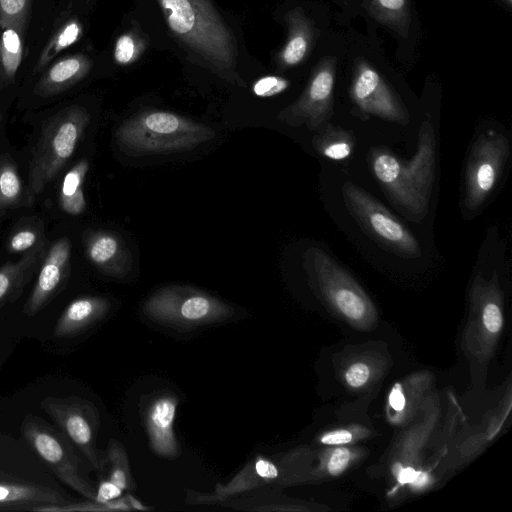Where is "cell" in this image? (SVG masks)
Listing matches in <instances>:
<instances>
[{"label": "cell", "mask_w": 512, "mask_h": 512, "mask_svg": "<svg viewBox=\"0 0 512 512\" xmlns=\"http://www.w3.org/2000/svg\"><path fill=\"white\" fill-rule=\"evenodd\" d=\"M40 230L32 226H24L15 230L7 243V250L10 253H25L38 245L40 242Z\"/></svg>", "instance_id": "obj_30"}, {"label": "cell", "mask_w": 512, "mask_h": 512, "mask_svg": "<svg viewBox=\"0 0 512 512\" xmlns=\"http://www.w3.org/2000/svg\"><path fill=\"white\" fill-rule=\"evenodd\" d=\"M508 139L500 133L482 134L473 144L466 173L464 204L473 211L494 189L509 156Z\"/></svg>", "instance_id": "obj_9"}, {"label": "cell", "mask_w": 512, "mask_h": 512, "mask_svg": "<svg viewBox=\"0 0 512 512\" xmlns=\"http://www.w3.org/2000/svg\"><path fill=\"white\" fill-rule=\"evenodd\" d=\"M289 86V81L279 76H265L253 84V93L259 97H271L282 93Z\"/></svg>", "instance_id": "obj_33"}, {"label": "cell", "mask_w": 512, "mask_h": 512, "mask_svg": "<svg viewBox=\"0 0 512 512\" xmlns=\"http://www.w3.org/2000/svg\"><path fill=\"white\" fill-rule=\"evenodd\" d=\"M285 19L288 38L277 58L280 66L291 67L307 56L313 41V25L301 8L290 10Z\"/></svg>", "instance_id": "obj_18"}, {"label": "cell", "mask_w": 512, "mask_h": 512, "mask_svg": "<svg viewBox=\"0 0 512 512\" xmlns=\"http://www.w3.org/2000/svg\"><path fill=\"white\" fill-rule=\"evenodd\" d=\"M125 498L127 499V502L129 503L132 510L149 511L152 509L151 507L146 506L145 504H143L141 501H139L130 494L125 495Z\"/></svg>", "instance_id": "obj_42"}, {"label": "cell", "mask_w": 512, "mask_h": 512, "mask_svg": "<svg viewBox=\"0 0 512 512\" xmlns=\"http://www.w3.org/2000/svg\"><path fill=\"white\" fill-rule=\"evenodd\" d=\"M143 313L154 322L182 328L226 320L234 315L235 310L202 290L172 285L151 294L144 302Z\"/></svg>", "instance_id": "obj_5"}, {"label": "cell", "mask_w": 512, "mask_h": 512, "mask_svg": "<svg viewBox=\"0 0 512 512\" xmlns=\"http://www.w3.org/2000/svg\"><path fill=\"white\" fill-rule=\"evenodd\" d=\"M265 481L257 474L252 461L246 464L228 483L216 485L213 493L189 492L190 503L223 502L229 497L264 486Z\"/></svg>", "instance_id": "obj_21"}, {"label": "cell", "mask_w": 512, "mask_h": 512, "mask_svg": "<svg viewBox=\"0 0 512 512\" xmlns=\"http://www.w3.org/2000/svg\"><path fill=\"white\" fill-rule=\"evenodd\" d=\"M110 309V302L99 296L74 299L59 316L53 334L57 338L74 337L102 319Z\"/></svg>", "instance_id": "obj_16"}, {"label": "cell", "mask_w": 512, "mask_h": 512, "mask_svg": "<svg viewBox=\"0 0 512 512\" xmlns=\"http://www.w3.org/2000/svg\"><path fill=\"white\" fill-rule=\"evenodd\" d=\"M44 254L45 248L42 243L25 252L19 260L7 262L0 267V307L20 296Z\"/></svg>", "instance_id": "obj_19"}, {"label": "cell", "mask_w": 512, "mask_h": 512, "mask_svg": "<svg viewBox=\"0 0 512 512\" xmlns=\"http://www.w3.org/2000/svg\"><path fill=\"white\" fill-rule=\"evenodd\" d=\"M370 370L364 363H355L351 365L345 373V379L351 387H361L369 379Z\"/></svg>", "instance_id": "obj_37"}, {"label": "cell", "mask_w": 512, "mask_h": 512, "mask_svg": "<svg viewBox=\"0 0 512 512\" xmlns=\"http://www.w3.org/2000/svg\"><path fill=\"white\" fill-rule=\"evenodd\" d=\"M89 169L87 159L78 161L65 175L59 194V205L69 215H80L86 209L83 184Z\"/></svg>", "instance_id": "obj_22"}, {"label": "cell", "mask_w": 512, "mask_h": 512, "mask_svg": "<svg viewBox=\"0 0 512 512\" xmlns=\"http://www.w3.org/2000/svg\"><path fill=\"white\" fill-rule=\"evenodd\" d=\"M320 440L327 445H340L349 443L352 440V435L346 430H338L323 435Z\"/></svg>", "instance_id": "obj_39"}, {"label": "cell", "mask_w": 512, "mask_h": 512, "mask_svg": "<svg viewBox=\"0 0 512 512\" xmlns=\"http://www.w3.org/2000/svg\"><path fill=\"white\" fill-rule=\"evenodd\" d=\"M90 122V114L79 105L60 110L43 125L28 173L32 197L43 192L58 175L80 143Z\"/></svg>", "instance_id": "obj_4"}, {"label": "cell", "mask_w": 512, "mask_h": 512, "mask_svg": "<svg viewBox=\"0 0 512 512\" xmlns=\"http://www.w3.org/2000/svg\"><path fill=\"white\" fill-rule=\"evenodd\" d=\"M215 135L202 123L163 110L139 112L125 120L115 133L122 150L139 156L190 150Z\"/></svg>", "instance_id": "obj_3"}, {"label": "cell", "mask_w": 512, "mask_h": 512, "mask_svg": "<svg viewBox=\"0 0 512 512\" xmlns=\"http://www.w3.org/2000/svg\"><path fill=\"white\" fill-rule=\"evenodd\" d=\"M81 35L82 25L77 19L72 18L63 23L41 51L35 64L34 73L47 66L61 51L76 43Z\"/></svg>", "instance_id": "obj_25"}, {"label": "cell", "mask_w": 512, "mask_h": 512, "mask_svg": "<svg viewBox=\"0 0 512 512\" xmlns=\"http://www.w3.org/2000/svg\"><path fill=\"white\" fill-rule=\"evenodd\" d=\"M71 272V244L68 238L56 240L45 252L35 285L23 312H40L65 286Z\"/></svg>", "instance_id": "obj_13"}, {"label": "cell", "mask_w": 512, "mask_h": 512, "mask_svg": "<svg viewBox=\"0 0 512 512\" xmlns=\"http://www.w3.org/2000/svg\"><path fill=\"white\" fill-rule=\"evenodd\" d=\"M483 324L490 333H497L503 325V316L497 303L487 302L482 311Z\"/></svg>", "instance_id": "obj_34"}, {"label": "cell", "mask_w": 512, "mask_h": 512, "mask_svg": "<svg viewBox=\"0 0 512 512\" xmlns=\"http://www.w3.org/2000/svg\"><path fill=\"white\" fill-rule=\"evenodd\" d=\"M31 202L32 196L22 182L17 164L9 155L0 153V216Z\"/></svg>", "instance_id": "obj_20"}, {"label": "cell", "mask_w": 512, "mask_h": 512, "mask_svg": "<svg viewBox=\"0 0 512 512\" xmlns=\"http://www.w3.org/2000/svg\"><path fill=\"white\" fill-rule=\"evenodd\" d=\"M35 511L44 512H101V511H131L129 503L125 496L109 501L107 503H99L95 500H87L80 503L72 504H43L32 507Z\"/></svg>", "instance_id": "obj_28"}, {"label": "cell", "mask_w": 512, "mask_h": 512, "mask_svg": "<svg viewBox=\"0 0 512 512\" xmlns=\"http://www.w3.org/2000/svg\"><path fill=\"white\" fill-rule=\"evenodd\" d=\"M83 245L88 260L103 274L124 277L131 267V255L123 239L104 230H86Z\"/></svg>", "instance_id": "obj_15"}, {"label": "cell", "mask_w": 512, "mask_h": 512, "mask_svg": "<svg viewBox=\"0 0 512 512\" xmlns=\"http://www.w3.org/2000/svg\"><path fill=\"white\" fill-rule=\"evenodd\" d=\"M390 405L396 411H400L405 407V397L399 385H396L390 394Z\"/></svg>", "instance_id": "obj_40"}, {"label": "cell", "mask_w": 512, "mask_h": 512, "mask_svg": "<svg viewBox=\"0 0 512 512\" xmlns=\"http://www.w3.org/2000/svg\"><path fill=\"white\" fill-rule=\"evenodd\" d=\"M165 21L185 46L233 84L237 45L233 34L210 0H157Z\"/></svg>", "instance_id": "obj_1"}, {"label": "cell", "mask_w": 512, "mask_h": 512, "mask_svg": "<svg viewBox=\"0 0 512 512\" xmlns=\"http://www.w3.org/2000/svg\"><path fill=\"white\" fill-rule=\"evenodd\" d=\"M33 0H0V27L7 23L26 26Z\"/></svg>", "instance_id": "obj_31"}, {"label": "cell", "mask_w": 512, "mask_h": 512, "mask_svg": "<svg viewBox=\"0 0 512 512\" xmlns=\"http://www.w3.org/2000/svg\"><path fill=\"white\" fill-rule=\"evenodd\" d=\"M15 503L63 504V498L46 487L0 481V504Z\"/></svg>", "instance_id": "obj_24"}, {"label": "cell", "mask_w": 512, "mask_h": 512, "mask_svg": "<svg viewBox=\"0 0 512 512\" xmlns=\"http://www.w3.org/2000/svg\"><path fill=\"white\" fill-rule=\"evenodd\" d=\"M26 26L7 23L0 27L1 66L5 79L12 81L21 64L24 52Z\"/></svg>", "instance_id": "obj_23"}, {"label": "cell", "mask_w": 512, "mask_h": 512, "mask_svg": "<svg viewBox=\"0 0 512 512\" xmlns=\"http://www.w3.org/2000/svg\"><path fill=\"white\" fill-rule=\"evenodd\" d=\"M40 406L92 467L102 471L105 459L96 447L100 423L96 407L90 401L74 395L45 397Z\"/></svg>", "instance_id": "obj_8"}, {"label": "cell", "mask_w": 512, "mask_h": 512, "mask_svg": "<svg viewBox=\"0 0 512 512\" xmlns=\"http://www.w3.org/2000/svg\"><path fill=\"white\" fill-rule=\"evenodd\" d=\"M0 68H1V55H0Z\"/></svg>", "instance_id": "obj_45"}, {"label": "cell", "mask_w": 512, "mask_h": 512, "mask_svg": "<svg viewBox=\"0 0 512 512\" xmlns=\"http://www.w3.org/2000/svg\"><path fill=\"white\" fill-rule=\"evenodd\" d=\"M326 139L330 140L319 141L317 147L320 152L327 158L332 160H342L350 156L352 152V142L344 132H336Z\"/></svg>", "instance_id": "obj_32"}, {"label": "cell", "mask_w": 512, "mask_h": 512, "mask_svg": "<svg viewBox=\"0 0 512 512\" xmlns=\"http://www.w3.org/2000/svg\"><path fill=\"white\" fill-rule=\"evenodd\" d=\"M252 463L257 474L265 481L266 484L279 477V469L270 459L258 455L253 459Z\"/></svg>", "instance_id": "obj_35"}, {"label": "cell", "mask_w": 512, "mask_h": 512, "mask_svg": "<svg viewBox=\"0 0 512 512\" xmlns=\"http://www.w3.org/2000/svg\"><path fill=\"white\" fill-rule=\"evenodd\" d=\"M426 479H427L426 474H424L423 472L418 471L417 476H416V478L414 479V481L412 483L414 485H417V486H422V485L425 484Z\"/></svg>", "instance_id": "obj_43"}, {"label": "cell", "mask_w": 512, "mask_h": 512, "mask_svg": "<svg viewBox=\"0 0 512 512\" xmlns=\"http://www.w3.org/2000/svg\"><path fill=\"white\" fill-rule=\"evenodd\" d=\"M178 398L171 393L155 396L147 404L144 419L151 450L159 457L174 459L180 455V445L174 432Z\"/></svg>", "instance_id": "obj_14"}, {"label": "cell", "mask_w": 512, "mask_h": 512, "mask_svg": "<svg viewBox=\"0 0 512 512\" xmlns=\"http://www.w3.org/2000/svg\"><path fill=\"white\" fill-rule=\"evenodd\" d=\"M334 74L333 60L319 63L302 95L280 111L277 119L288 126L317 129L331 115Z\"/></svg>", "instance_id": "obj_11"}, {"label": "cell", "mask_w": 512, "mask_h": 512, "mask_svg": "<svg viewBox=\"0 0 512 512\" xmlns=\"http://www.w3.org/2000/svg\"><path fill=\"white\" fill-rule=\"evenodd\" d=\"M435 133L429 121L422 123L417 151L409 161L376 151L372 169L383 189L413 215L423 217L429 206L435 171Z\"/></svg>", "instance_id": "obj_2"}, {"label": "cell", "mask_w": 512, "mask_h": 512, "mask_svg": "<svg viewBox=\"0 0 512 512\" xmlns=\"http://www.w3.org/2000/svg\"><path fill=\"white\" fill-rule=\"evenodd\" d=\"M107 461L110 466L109 480L124 490H134L136 484L132 476L125 447L111 439L107 448Z\"/></svg>", "instance_id": "obj_27"}, {"label": "cell", "mask_w": 512, "mask_h": 512, "mask_svg": "<svg viewBox=\"0 0 512 512\" xmlns=\"http://www.w3.org/2000/svg\"><path fill=\"white\" fill-rule=\"evenodd\" d=\"M418 471L412 467L402 468L398 474V481L401 484L412 483L417 476Z\"/></svg>", "instance_id": "obj_41"}, {"label": "cell", "mask_w": 512, "mask_h": 512, "mask_svg": "<svg viewBox=\"0 0 512 512\" xmlns=\"http://www.w3.org/2000/svg\"><path fill=\"white\" fill-rule=\"evenodd\" d=\"M303 266L317 286L348 319L361 321L370 312V303L346 270L318 247L303 254Z\"/></svg>", "instance_id": "obj_7"}, {"label": "cell", "mask_w": 512, "mask_h": 512, "mask_svg": "<svg viewBox=\"0 0 512 512\" xmlns=\"http://www.w3.org/2000/svg\"><path fill=\"white\" fill-rule=\"evenodd\" d=\"M346 207L358 223L385 247L405 257H419L413 234L369 193L351 182L342 186Z\"/></svg>", "instance_id": "obj_6"}, {"label": "cell", "mask_w": 512, "mask_h": 512, "mask_svg": "<svg viewBox=\"0 0 512 512\" xmlns=\"http://www.w3.org/2000/svg\"><path fill=\"white\" fill-rule=\"evenodd\" d=\"M351 458V453L347 448L339 447L336 448L328 462L327 470L332 475H338L345 470Z\"/></svg>", "instance_id": "obj_36"}, {"label": "cell", "mask_w": 512, "mask_h": 512, "mask_svg": "<svg viewBox=\"0 0 512 512\" xmlns=\"http://www.w3.org/2000/svg\"><path fill=\"white\" fill-rule=\"evenodd\" d=\"M92 67L91 59L82 53L68 55L43 74L34 88V94L49 97L68 90L82 80Z\"/></svg>", "instance_id": "obj_17"}, {"label": "cell", "mask_w": 512, "mask_h": 512, "mask_svg": "<svg viewBox=\"0 0 512 512\" xmlns=\"http://www.w3.org/2000/svg\"><path fill=\"white\" fill-rule=\"evenodd\" d=\"M371 13L397 33L405 35L410 24L408 0H365Z\"/></svg>", "instance_id": "obj_26"}, {"label": "cell", "mask_w": 512, "mask_h": 512, "mask_svg": "<svg viewBox=\"0 0 512 512\" xmlns=\"http://www.w3.org/2000/svg\"><path fill=\"white\" fill-rule=\"evenodd\" d=\"M21 431L35 454L63 483L85 498L95 500L96 490L81 475L75 454L57 432L33 417H26Z\"/></svg>", "instance_id": "obj_10"}, {"label": "cell", "mask_w": 512, "mask_h": 512, "mask_svg": "<svg viewBox=\"0 0 512 512\" xmlns=\"http://www.w3.org/2000/svg\"><path fill=\"white\" fill-rule=\"evenodd\" d=\"M123 490L115 483L108 480H102L98 485L95 495V501L107 503L122 496Z\"/></svg>", "instance_id": "obj_38"}, {"label": "cell", "mask_w": 512, "mask_h": 512, "mask_svg": "<svg viewBox=\"0 0 512 512\" xmlns=\"http://www.w3.org/2000/svg\"><path fill=\"white\" fill-rule=\"evenodd\" d=\"M350 95L360 110L376 117L406 124V109L379 73L364 62L357 64Z\"/></svg>", "instance_id": "obj_12"}, {"label": "cell", "mask_w": 512, "mask_h": 512, "mask_svg": "<svg viewBox=\"0 0 512 512\" xmlns=\"http://www.w3.org/2000/svg\"><path fill=\"white\" fill-rule=\"evenodd\" d=\"M143 41L133 33L118 37L114 48V59L120 65H127L136 60L144 50Z\"/></svg>", "instance_id": "obj_29"}, {"label": "cell", "mask_w": 512, "mask_h": 512, "mask_svg": "<svg viewBox=\"0 0 512 512\" xmlns=\"http://www.w3.org/2000/svg\"><path fill=\"white\" fill-rule=\"evenodd\" d=\"M504 2H506L509 6H511V0H503Z\"/></svg>", "instance_id": "obj_44"}]
</instances>
